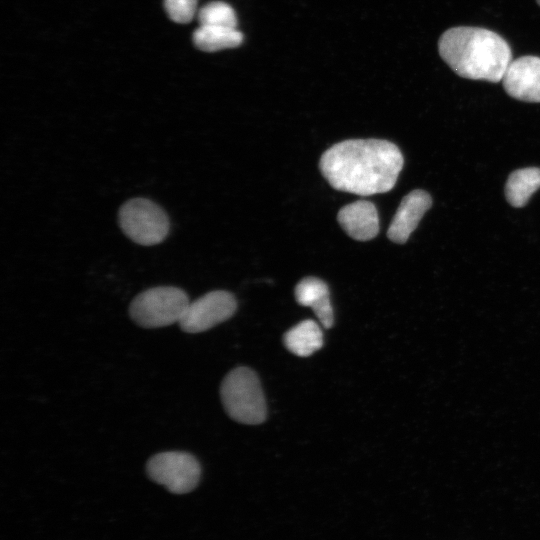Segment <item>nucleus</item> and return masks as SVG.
I'll use <instances>...</instances> for the list:
<instances>
[{
	"mask_svg": "<svg viewBox=\"0 0 540 540\" xmlns=\"http://www.w3.org/2000/svg\"><path fill=\"white\" fill-rule=\"evenodd\" d=\"M403 164L400 149L383 139L338 142L319 161L322 175L334 189L360 196L390 191Z\"/></svg>",
	"mask_w": 540,
	"mask_h": 540,
	"instance_id": "f257e3e1",
	"label": "nucleus"
},
{
	"mask_svg": "<svg viewBox=\"0 0 540 540\" xmlns=\"http://www.w3.org/2000/svg\"><path fill=\"white\" fill-rule=\"evenodd\" d=\"M442 59L459 76L489 82L502 81L512 61L509 44L497 33L478 27H454L439 39Z\"/></svg>",
	"mask_w": 540,
	"mask_h": 540,
	"instance_id": "f03ea898",
	"label": "nucleus"
},
{
	"mask_svg": "<svg viewBox=\"0 0 540 540\" xmlns=\"http://www.w3.org/2000/svg\"><path fill=\"white\" fill-rule=\"evenodd\" d=\"M220 396L225 411L233 420L250 425L265 420V398L253 370L247 367L231 370L221 383Z\"/></svg>",
	"mask_w": 540,
	"mask_h": 540,
	"instance_id": "7ed1b4c3",
	"label": "nucleus"
},
{
	"mask_svg": "<svg viewBox=\"0 0 540 540\" xmlns=\"http://www.w3.org/2000/svg\"><path fill=\"white\" fill-rule=\"evenodd\" d=\"M189 303L182 289L157 286L136 295L130 303L129 314L143 328H160L179 322Z\"/></svg>",
	"mask_w": 540,
	"mask_h": 540,
	"instance_id": "20e7f679",
	"label": "nucleus"
},
{
	"mask_svg": "<svg viewBox=\"0 0 540 540\" xmlns=\"http://www.w3.org/2000/svg\"><path fill=\"white\" fill-rule=\"evenodd\" d=\"M118 220L124 234L139 245L159 244L169 233L170 224L166 212L146 198L126 201L119 209Z\"/></svg>",
	"mask_w": 540,
	"mask_h": 540,
	"instance_id": "39448f33",
	"label": "nucleus"
},
{
	"mask_svg": "<svg viewBox=\"0 0 540 540\" xmlns=\"http://www.w3.org/2000/svg\"><path fill=\"white\" fill-rule=\"evenodd\" d=\"M148 477L174 494L192 491L199 483L198 460L183 451H166L153 455L146 464Z\"/></svg>",
	"mask_w": 540,
	"mask_h": 540,
	"instance_id": "423d86ee",
	"label": "nucleus"
},
{
	"mask_svg": "<svg viewBox=\"0 0 540 540\" xmlns=\"http://www.w3.org/2000/svg\"><path fill=\"white\" fill-rule=\"evenodd\" d=\"M236 308L237 302L232 293L210 291L190 302L178 323L186 333L204 332L229 319Z\"/></svg>",
	"mask_w": 540,
	"mask_h": 540,
	"instance_id": "0eeeda50",
	"label": "nucleus"
},
{
	"mask_svg": "<svg viewBox=\"0 0 540 540\" xmlns=\"http://www.w3.org/2000/svg\"><path fill=\"white\" fill-rule=\"evenodd\" d=\"M506 93L517 100L540 102V57L512 60L502 78Z\"/></svg>",
	"mask_w": 540,
	"mask_h": 540,
	"instance_id": "6e6552de",
	"label": "nucleus"
},
{
	"mask_svg": "<svg viewBox=\"0 0 540 540\" xmlns=\"http://www.w3.org/2000/svg\"><path fill=\"white\" fill-rule=\"evenodd\" d=\"M431 204V196L424 190L417 189L408 193L398 206L387 230V237L397 244L407 242Z\"/></svg>",
	"mask_w": 540,
	"mask_h": 540,
	"instance_id": "1a4fd4ad",
	"label": "nucleus"
},
{
	"mask_svg": "<svg viewBox=\"0 0 540 540\" xmlns=\"http://www.w3.org/2000/svg\"><path fill=\"white\" fill-rule=\"evenodd\" d=\"M337 220L348 236L357 241H368L379 233V216L376 206L367 200H357L343 206Z\"/></svg>",
	"mask_w": 540,
	"mask_h": 540,
	"instance_id": "9d476101",
	"label": "nucleus"
},
{
	"mask_svg": "<svg viewBox=\"0 0 540 540\" xmlns=\"http://www.w3.org/2000/svg\"><path fill=\"white\" fill-rule=\"evenodd\" d=\"M295 299L302 305L312 308L325 328L334 323L333 308L329 299L327 284L316 277H305L295 287Z\"/></svg>",
	"mask_w": 540,
	"mask_h": 540,
	"instance_id": "9b49d317",
	"label": "nucleus"
},
{
	"mask_svg": "<svg viewBox=\"0 0 540 540\" xmlns=\"http://www.w3.org/2000/svg\"><path fill=\"white\" fill-rule=\"evenodd\" d=\"M286 348L299 357H308L323 345V333L313 320H304L288 330L283 337Z\"/></svg>",
	"mask_w": 540,
	"mask_h": 540,
	"instance_id": "f8f14e48",
	"label": "nucleus"
},
{
	"mask_svg": "<svg viewBox=\"0 0 540 540\" xmlns=\"http://www.w3.org/2000/svg\"><path fill=\"white\" fill-rule=\"evenodd\" d=\"M540 188V168L528 167L512 172L505 186V196L513 207H523Z\"/></svg>",
	"mask_w": 540,
	"mask_h": 540,
	"instance_id": "ddd939ff",
	"label": "nucleus"
},
{
	"mask_svg": "<svg viewBox=\"0 0 540 540\" xmlns=\"http://www.w3.org/2000/svg\"><path fill=\"white\" fill-rule=\"evenodd\" d=\"M243 41V34L232 27L203 26L200 25L193 33L195 46L206 52H215L239 46Z\"/></svg>",
	"mask_w": 540,
	"mask_h": 540,
	"instance_id": "4468645a",
	"label": "nucleus"
},
{
	"mask_svg": "<svg viewBox=\"0 0 540 540\" xmlns=\"http://www.w3.org/2000/svg\"><path fill=\"white\" fill-rule=\"evenodd\" d=\"M198 21L203 26L237 27L233 8L222 1L210 2L198 11Z\"/></svg>",
	"mask_w": 540,
	"mask_h": 540,
	"instance_id": "2eb2a0df",
	"label": "nucleus"
},
{
	"mask_svg": "<svg viewBox=\"0 0 540 540\" xmlns=\"http://www.w3.org/2000/svg\"><path fill=\"white\" fill-rule=\"evenodd\" d=\"M165 10L176 23H189L197 9V0H164Z\"/></svg>",
	"mask_w": 540,
	"mask_h": 540,
	"instance_id": "dca6fc26",
	"label": "nucleus"
},
{
	"mask_svg": "<svg viewBox=\"0 0 540 540\" xmlns=\"http://www.w3.org/2000/svg\"><path fill=\"white\" fill-rule=\"evenodd\" d=\"M537 3L540 5V0H537Z\"/></svg>",
	"mask_w": 540,
	"mask_h": 540,
	"instance_id": "f3484780",
	"label": "nucleus"
}]
</instances>
